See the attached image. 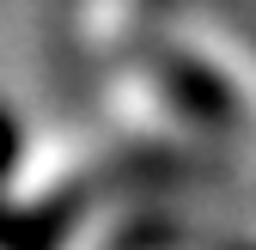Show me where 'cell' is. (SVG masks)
Masks as SVG:
<instances>
[{
    "instance_id": "1",
    "label": "cell",
    "mask_w": 256,
    "mask_h": 250,
    "mask_svg": "<svg viewBox=\"0 0 256 250\" xmlns=\"http://www.w3.org/2000/svg\"><path fill=\"white\" fill-rule=\"evenodd\" d=\"M12 159H18V122H12L6 110H0V177L12 171Z\"/></svg>"
}]
</instances>
